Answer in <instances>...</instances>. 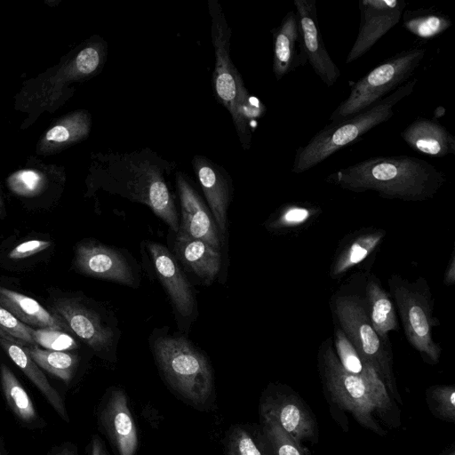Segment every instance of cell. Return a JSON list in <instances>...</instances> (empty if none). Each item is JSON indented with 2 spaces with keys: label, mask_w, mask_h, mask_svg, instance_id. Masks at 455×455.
Instances as JSON below:
<instances>
[{
  "label": "cell",
  "mask_w": 455,
  "mask_h": 455,
  "mask_svg": "<svg viewBox=\"0 0 455 455\" xmlns=\"http://www.w3.org/2000/svg\"><path fill=\"white\" fill-rule=\"evenodd\" d=\"M329 183L352 192L374 191L403 201L429 199L445 181L444 174L427 161L409 156H374L327 176Z\"/></svg>",
  "instance_id": "1"
},
{
  "label": "cell",
  "mask_w": 455,
  "mask_h": 455,
  "mask_svg": "<svg viewBox=\"0 0 455 455\" xmlns=\"http://www.w3.org/2000/svg\"><path fill=\"white\" fill-rule=\"evenodd\" d=\"M107 188L131 201L148 206L178 232L180 222L172 194L164 173L169 163L148 148L108 156Z\"/></svg>",
  "instance_id": "2"
},
{
  "label": "cell",
  "mask_w": 455,
  "mask_h": 455,
  "mask_svg": "<svg viewBox=\"0 0 455 455\" xmlns=\"http://www.w3.org/2000/svg\"><path fill=\"white\" fill-rule=\"evenodd\" d=\"M211 35L215 52L212 84L217 100L228 110L244 149L251 146V122L262 116L265 107L251 96L230 57L231 28L216 0H209Z\"/></svg>",
  "instance_id": "3"
},
{
  "label": "cell",
  "mask_w": 455,
  "mask_h": 455,
  "mask_svg": "<svg viewBox=\"0 0 455 455\" xmlns=\"http://www.w3.org/2000/svg\"><path fill=\"white\" fill-rule=\"evenodd\" d=\"M417 82V78L407 81L364 111L327 124L305 146L297 149L291 172L302 173L312 169L375 126L387 122L393 116L396 104L413 92Z\"/></svg>",
  "instance_id": "4"
},
{
  "label": "cell",
  "mask_w": 455,
  "mask_h": 455,
  "mask_svg": "<svg viewBox=\"0 0 455 455\" xmlns=\"http://www.w3.org/2000/svg\"><path fill=\"white\" fill-rule=\"evenodd\" d=\"M153 351L168 385L193 406L204 409L213 394V374L206 357L181 336H162Z\"/></svg>",
  "instance_id": "5"
},
{
  "label": "cell",
  "mask_w": 455,
  "mask_h": 455,
  "mask_svg": "<svg viewBox=\"0 0 455 455\" xmlns=\"http://www.w3.org/2000/svg\"><path fill=\"white\" fill-rule=\"evenodd\" d=\"M426 49L415 47L388 58L359 79L348 97L330 116L331 123L364 111L405 84L425 57Z\"/></svg>",
  "instance_id": "6"
},
{
  "label": "cell",
  "mask_w": 455,
  "mask_h": 455,
  "mask_svg": "<svg viewBox=\"0 0 455 455\" xmlns=\"http://www.w3.org/2000/svg\"><path fill=\"white\" fill-rule=\"evenodd\" d=\"M335 314L341 330L358 355L373 366L392 396L400 403L392 371V358L384 340L374 331L366 308L355 297L342 296L335 300Z\"/></svg>",
  "instance_id": "7"
},
{
  "label": "cell",
  "mask_w": 455,
  "mask_h": 455,
  "mask_svg": "<svg viewBox=\"0 0 455 455\" xmlns=\"http://www.w3.org/2000/svg\"><path fill=\"white\" fill-rule=\"evenodd\" d=\"M319 363L323 384L333 402L348 411L362 426L383 435L384 431L374 420L377 408L368 384L342 367L329 343L323 346Z\"/></svg>",
  "instance_id": "8"
},
{
  "label": "cell",
  "mask_w": 455,
  "mask_h": 455,
  "mask_svg": "<svg viewBox=\"0 0 455 455\" xmlns=\"http://www.w3.org/2000/svg\"><path fill=\"white\" fill-rule=\"evenodd\" d=\"M389 285L408 340L428 361L437 363L441 347L433 339V320L427 294L415 283L397 276L389 280Z\"/></svg>",
  "instance_id": "9"
},
{
  "label": "cell",
  "mask_w": 455,
  "mask_h": 455,
  "mask_svg": "<svg viewBox=\"0 0 455 455\" xmlns=\"http://www.w3.org/2000/svg\"><path fill=\"white\" fill-rule=\"evenodd\" d=\"M98 422L116 455H135L138 431L122 388L112 387L106 393L99 406Z\"/></svg>",
  "instance_id": "10"
},
{
  "label": "cell",
  "mask_w": 455,
  "mask_h": 455,
  "mask_svg": "<svg viewBox=\"0 0 455 455\" xmlns=\"http://www.w3.org/2000/svg\"><path fill=\"white\" fill-rule=\"evenodd\" d=\"M407 5L404 0H360V26L346 64L358 60L394 28Z\"/></svg>",
  "instance_id": "11"
},
{
  "label": "cell",
  "mask_w": 455,
  "mask_h": 455,
  "mask_svg": "<svg viewBox=\"0 0 455 455\" xmlns=\"http://www.w3.org/2000/svg\"><path fill=\"white\" fill-rule=\"evenodd\" d=\"M301 49L315 73L329 87L339 78L341 73L329 55L318 24L315 0H294Z\"/></svg>",
  "instance_id": "12"
},
{
  "label": "cell",
  "mask_w": 455,
  "mask_h": 455,
  "mask_svg": "<svg viewBox=\"0 0 455 455\" xmlns=\"http://www.w3.org/2000/svg\"><path fill=\"white\" fill-rule=\"evenodd\" d=\"M261 418L278 425L295 441H315V421L304 403L291 393L280 392L268 395L260 405Z\"/></svg>",
  "instance_id": "13"
},
{
  "label": "cell",
  "mask_w": 455,
  "mask_h": 455,
  "mask_svg": "<svg viewBox=\"0 0 455 455\" xmlns=\"http://www.w3.org/2000/svg\"><path fill=\"white\" fill-rule=\"evenodd\" d=\"M75 267L84 275L125 285L135 282L133 272L118 251L96 242L77 244Z\"/></svg>",
  "instance_id": "14"
},
{
  "label": "cell",
  "mask_w": 455,
  "mask_h": 455,
  "mask_svg": "<svg viewBox=\"0 0 455 455\" xmlns=\"http://www.w3.org/2000/svg\"><path fill=\"white\" fill-rule=\"evenodd\" d=\"M54 312L61 316L72 332L95 352H108L113 345V331L100 315L76 298H60L53 302Z\"/></svg>",
  "instance_id": "15"
},
{
  "label": "cell",
  "mask_w": 455,
  "mask_h": 455,
  "mask_svg": "<svg viewBox=\"0 0 455 455\" xmlns=\"http://www.w3.org/2000/svg\"><path fill=\"white\" fill-rule=\"evenodd\" d=\"M182 220L179 231L220 249V236L212 213L182 172H177Z\"/></svg>",
  "instance_id": "16"
},
{
  "label": "cell",
  "mask_w": 455,
  "mask_h": 455,
  "mask_svg": "<svg viewBox=\"0 0 455 455\" xmlns=\"http://www.w3.org/2000/svg\"><path fill=\"white\" fill-rule=\"evenodd\" d=\"M156 273L165 288L174 307L183 316H189L195 307L191 285L176 259L163 244L151 242L148 244Z\"/></svg>",
  "instance_id": "17"
},
{
  "label": "cell",
  "mask_w": 455,
  "mask_h": 455,
  "mask_svg": "<svg viewBox=\"0 0 455 455\" xmlns=\"http://www.w3.org/2000/svg\"><path fill=\"white\" fill-rule=\"evenodd\" d=\"M192 165L210 206L218 231L220 235H224L227 225V211L230 201V179L218 164L204 156H195Z\"/></svg>",
  "instance_id": "18"
},
{
  "label": "cell",
  "mask_w": 455,
  "mask_h": 455,
  "mask_svg": "<svg viewBox=\"0 0 455 455\" xmlns=\"http://www.w3.org/2000/svg\"><path fill=\"white\" fill-rule=\"evenodd\" d=\"M25 342L0 331V347L11 360L23 371L33 385L40 391L59 417L70 422L64 399L48 381L44 373L29 355Z\"/></svg>",
  "instance_id": "19"
},
{
  "label": "cell",
  "mask_w": 455,
  "mask_h": 455,
  "mask_svg": "<svg viewBox=\"0 0 455 455\" xmlns=\"http://www.w3.org/2000/svg\"><path fill=\"white\" fill-rule=\"evenodd\" d=\"M404 142L414 151L430 157L455 153L454 136L438 122L418 117L401 132Z\"/></svg>",
  "instance_id": "20"
},
{
  "label": "cell",
  "mask_w": 455,
  "mask_h": 455,
  "mask_svg": "<svg viewBox=\"0 0 455 455\" xmlns=\"http://www.w3.org/2000/svg\"><path fill=\"white\" fill-rule=\"evenodd\" d=\"M174 250L182 263L204 282L210 283L215 279L221 264L220 250L181 231L177 232Z\"/></svg>",
  "instance_id": "21"
},
{
  "label": "cell",
  "mask_w": 455,
  "mask_h": 455,
  "mask_svg": "<svg viewBox=\"0 0 455 455\" xmlns=\"http://www.w3.org/2000/svg\"><path fill=\"white\" fill-rule=\"evenodd\" d=\"M274 54L273 71L276 80L293 71L301 65L299 49L304 58L298 19L295 11H290L282 20L281 23L273 31Z\"/></svg>",
  "instance_id": "22"
},
{
  "label": "cell",
  "mask_w": 455,
  "mask_h": 455,
  "mask_svg": "<svg viewBox=\"0 0 455 455\" xmlns=\"http://www.w3.org/2000/svg\"><path fill=\"white\" fill-rule=\"evenodd\" d=\"M0 306L28 326L71 332L66 321L56 312L51 313L36 299L2 286Z\"/></svg>",
  "instance_id": "23"
},
{
  "label": "cell",
  "mask_w": 455,
  "mask_h": 455,
  "mask_svg": "<svg viewBox=\"0 0 455 455\" xmlns=\"http://www.w3.org/2000/svg\"><path fill=\"white\" fill-rule=\"evenodd\" d=\"M0 385L7 406L20 426L30 430L47 426L22 384L4 363H0Z\"/></svg>",
  "instance_id": "24"
},
{
  "label": "cell",
  "mask_w": 455,
  "mask_h": 455,
  "mask_svg": "<svg viewBox=\"0 0 455 455\" xmlns=\"http://www.w3.org/2000/svg\"><path fill=\"white\" fill-rule=\"evenodd\" d=\"M91 115L77 110L65 116L47 130L37 145L40 154H52L85 139L91 130Z\"/></svg>",
  "instance_id": "25"
},
{
  "label": "cell",
  "mask_w": 455,
  "mask_h": 455,
  "mask_svg": "<svg viewBox=\"0 0 455 455\" xmlns=\"http://www.w3.org/2000/svg\"><path fill=\"white\" fill-rule=\"evenodd\" d=\"M365 291L371 323L379 337L387 339L389 331L398 329L393 303L375 279L368 281Z\"/></svg>",
  "instance_id": "26"
},
{
  "label": "cell",
  "mask_w": 455,
  "mask_h": 455,
  "mask_svg": "<svg viewBox=\"0 0 455 455\" xmlns=\"http://www.w3.org/2000/svg\"><path fill=\"white\" fill-rule=\"evenodd\" d=\"M403 18L405 29L423 39L435 37L451 26V20L447 14L433 8L406 10Z\"/></svg>",
  "instance_id": "27"
},
{
  "label": "cell",
  "mask_w": 455,
  "mask_h": 455,
  "mask_svg": "<svg viewBox=\"0 0 455 455\" xmlns=\"http://www.w3.org/2000/svg\"><path fill=\"white\" fill-rule=\"evenodd\" d=\"M27 350L35 363L49 373L69 383L75 376L79 363L77 355L67 351L41 349L36 345L27 346Z\"/></svg>",
  "instance_id": "28"
},
{
  "label": "cell",
  "mask_w": 455,
  "mask_h": 455,
  "mask_svg": "<svg viewBox=\"0 0 455 455\" xmlns=\"http://www.w3.org/2000/svg\"><path fill=\"white\" fill-rule=\"evenodd\" d=\"M383 230L366 232L352 240L337 256L331 275L337 276L363 260L377 247L384 236Z\"/></svg>",
  "instance_id": "29"
},
{
  "label": "cell",
  "mask_w": 455,
  "mask_h": 455,
  "mask_svg": "<svg viewBox=\"0 0 455 455\" xmlns=\"http://www.w3.org/2000/svg\"><path fill=\"white\" fill-rule=\"evenodd\" d=\"M262 431L271 455H307L301 443L267 418H262Z\"/></svg>",
  "instance_id": "30"
},
{
  "label": "cell",
  "mask_w": 455,
  "mask_h": 455,
  "mask_svg": "<svg viewBox=\"0 0 455 455\" xmlns=\"http://www.w3.org/2000/svg\"><path fill=\"white\" fill-rule=\"evenodd\" d=\"M259 442L243 427L230 428L225 440L226 455H271L267 445Z\"/></svg>",
  "instance_id": "31"
},
{
  "label": "cell",
  "mask_w": 455,
  "mask_h": 455,
  "mask_svg": "<svg viewBox=\"0 0 455 455\" xmlns=\"http://www.w3.org/2000/svg\"><path fill=\"white\" fill-rule=\"evenodd\" d=\"M334 340L335 353L342 367L348 372L362 377L370 363L361 358L342 330H336Z\"/></svg>",
  "instance_id": "32"
},
{
  "label": "cell",
  "mask_w": 455,
  "mask_h": 455,
  "mask_svg": "<svg viewBox=\"0 0 455 455\" xmlns=\"http://www.w3.org/2000/svg\"><path fill=\"white\" fill-rule=\"evenodd\" d=\"M427 400L434 414L447 421H455L454 386H435L427 392Z\"/></svg>",
  "instance_id": "33"
},
{
  "label": "cell",
  "mask_w": 455,
  "mask_h": 455,
  "mask_svg": "<svg viewBox=\"0 0 455 455\" xmlns=\"http://www.w3.org/2000/svg\"><path fill=\"white\" fill-rule=\"evenodd\" d=\"M33 339L36 345L46 349L66 351L77 347L76 340L65 331L39 329L33 331Z\"/></svg>",
  "instance_id": "34"
},
{
  "label": "cell",
  "mask_w": 455,
  "mask_h": 455,
  "mask_svg": "<svg viewBox=\"0 0 455 455\" xmlns=\"http://www.w3.org/2000/svg\"><path fill=\"white\" fill-rule=\"evenodd\" d=\"M0 331L18 339L28 346H35L34 329L20 321L10 311L0 306Z\"/></svg>",
  "instance_id": "35"
},
{
  "label": "cell",
  "mask_w": 455,
  "mask_h": 455,
  "mask_svg": "<svg viewBox=\"0 0 455 455\" xmlns=\"http://www.w3.org/2000/svg\"><path fill=\"white\" fill-rule=\"evenodd\" d=\"M9 186L16 194L30 196L39 192L43 179L36 172L22 171L9 179Z\"/></svg>",
  "instance_id": "36"
},
{
  "label": "cell",
  "mask_w": 455,
  "mask_h": 455,
  "mask_svg": "<svg viewBox=\"0 0 455 455\" xmlns=\"http://www.w3.org/2000/svg\"><path fill=\"white\" fill-rule=\"evenodd\" d=\"M314 209L307 206L291 204L284 207L271 224L274 228L294 227L304 223L313 214Z\"/></svg>",
  "instance_id": "37"
},
{
  "label": "cell",
  "mask_w": 455,
  "mask_h": 455,
  "mask_svg": "<svg viewBox=\"0 0 455 455\" xmlns=\"http://www.w3.org/2000/svg\"><path fill=\"white\" fill-rule=\"evenodd\" d=\"M51 246V242L44 240H29L14 247L9 253V258L20 259L36 254Z\"/></svg>",
  "instance_id": "38"
},
{
  "label": "cell",
  "mask_w": 455,
  "mask_h": 455,
  "mask_svg": "<svg viewBox=\"0 0 455 455\" xmlns=\"http://www.w3.org/2000/svg\"><path fill=\"white\" fill-rule=\"evenodd\" d=\"M44 455H78V448L74 443L63 442L52 447Z\"/></svg>",
  "instance_id": "39"
},
{
  "label": "cell",
  "mask_w": 455,
  "mask_h": 455,
  "mask_svg": "<svg viewBox=\"0 0 455 455\" xmlns=\"http://www.w3.org/2000/svg\"><path fill=\"white\" fill-rule=\"evenodd\" d=\"M88 455H108L105 444L98 435H92L91 439Z\"/></svg>",
  "instance_id": "40"
},
{
  "label": "cell",
  "mask_w": 455,
  "mask_h": 455,
  "mask_svg": "<svg viewBox=\"0 0 455 455\" xmlns=\"http://www.w3.org/2000/svg\"><path fill=\"white\" fill-rule=\"evenodd\" d=\"M444 281L447 284H452L455 282V260L454 257L451 258V260L448 266L447 271L445 273Z\"/></svg>",
  "instance_id": "41"
},
{
  "label": "cell",
  "mask_w": 455,
  "mask_h": 455,
  "mask_svg": "<svg viewBox=\"0 0 455 455\" xmlns=\"http://www.w3.org/2000/svg\"><path fill=\"white\" fill-rule=\"evenodd\" d=\"M0 455H9V451L6 447L4 439L1 435H0Z\"/></svg>",
  "instance_id": "42"
},
{
  "label": "cell",
  "mask_w": 455,
  "mask_h": 455,
  "mask_svg": "<svg viewBox=\"0 0 455 455\" xmlns=\"http://www.w3.org/2000/svg\"><path fill=\"white\" fill-rule=\"evenodd\" d=\"M439 455H455L454 448H449Z\"/></svg>",
  "instance_id": "43"
},
{
  "label": "cell",
  "mask_w": 455,
  "mask_h": 455,
  "mask_svg": "<svg viewBox=\"0 0 455 455\" xmlns=\"http://www.w3.org/2000/svg\"><path fill=\"white\" fill-rule=\"evenodd\" d=\"M2 213H3V203L1 200V196H0V217L2 216Z\"/></svg>",
  "instance_id": "44"
}]
</instances>
